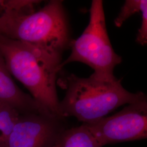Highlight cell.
Masks as SVG:
<instances>
[{
    "label": "cell",
    "mask_w": 147,
    "mask_h": 147,
    "mask_svg": "<svg viewBox=\"0 0 147 147\" xmlns=\"http://www.w3.org/2000/svg\"><path fill=\"white\" fill-rule=\"evenodd\" d=\"M0 51L11 76L53 116L62 118L56 89L62 57L41 47L0 35Z\"/></svg>",
    "instance_id": "1"
},
{
    "label": "cell",
    "mask_w": 147,
    "mask_h": 147,
    "mask_svg": "<svg viewBox=\"0 0 147 147\" xmlns=\"http://www.w3.org/2000/svg\"><path fill=\"white\" fill-rule=\"evenodd\" d=\"M57 83L67 90L59 102L61 117H74L85 124L99 121L119 107L146 97L141 92L127 91L122 86L121 80L104 81L92 75L83 78L73 74H66Z\"/></svg>",
    "instance_id": "2"
},
{
    "label": "cell",
    "mask_w": 147,
    "mask_h": 147,
    "mask_svg": "<svg viewBox=\"0 0 147 147\" xmlns=\"http://www.w3.org/2000/svg\"><path fill=\"white\" fill-rule=\"evenodd\" d=\"M1 36L41 47L61 57L72 41L67 15L59 0L50 1L38 11L5 9Z\"/></svg>",
    "instance_id": "3"
},
{
    "label": "cell",
    "mask_w": 147,
    "mask_h": 147,
    "mask_svg": "<svg viewBox=\"0 0 147 147\" xmlns=\"http://www.w3.org/2000/svg\"><path fill=\"white\" fill-rule=\"evenodd\" d=\"M89 13L88 26L77 39L71 41V53L62 62L61 68L69 63L79 62L93 69L92 75L96 79L116 80L114 69L121 62V58L114 51L107 33L103 1H92Z\"/></svg>",
    "instance_id": "4"
},
{
    "label": "cell",
    "mask_w": 147,
    "mask_h": 147,
    "mask_svg": "<svg viewBox=\"0 0 147 147\" xmlns=\"http://www.w3.org/2000/svg\"><path fill=\"white\" fill-rule=\"evenodd\" d=\"M85 125L102 147L110 144L146 139L147 98L128 104L112 116Z\"/></svg>",
    "instance_id": "5"
},
{
    "label": "cell",
    "mask_w": 147,
    "mask_h": 147,
    "mask_svg": "<svg viewBox=\"0 0 147 147\" xmlns=\"http://www.w3.org/2000/svg\"><path fill=\"white\" fill-rule=\"evenodd\" d=\"M63 120L42 114H20L5 147H53L65 130Z\"/></svg>",
    "instance_id": "6"
},
{
    "label": "cell",
    "mask_w": 147,
    "mask_h": 147,
    "mask_svg": "<svg viewBox=\"0 0 147 147\" xmlns=\"http://www.w3.org/2000/svg\"><path fill=\"white\" fill-rule=\"evenodd\" d=\"M0 104L9 105L20 114L38 113L55 116L34 100L31 95L23 92L16 85L1 51Z\"/></svg>",
    "instance_id": "7"
},
{
    "label": "cell",
    "mask_w": 147,
    "mask_h": 147,
    "mask_svg": "<svg viewBox=\"0 0 147 147\" xmlns=\"http://www.w3.org/2000/svg\"><path fill=\"white\" fill-rule=\"evenodd\" d=\"M58 142L60 147H102L84 124L65 129Z\"/></svg>",
    "instance_id": "8"
},
{
    "label": "cell",
    "mask_w": 147,
    "mask_h": 147,
    "mask_svg": "<svg viewBox=\"0 0 147 147\" xmlns=\"http://www.w3.org/2000/svg\"><path fill=\"white\" fill-rule=\"evenodd\" d=\"M20 113L5 104H0V147H5Z\"/></svg>",
    "instance_id": "9"
},
{
    "label": "cell",
    "mask_w": 147,
    "mask_h": 147,
    "mask_svg": "<svg viewBox=\"0 0 147 147\" xmlns=\"http://www.w3.org/2000/svg\"><path fill=\"white\" fill-rule=\"evenodd\" d=\"M141 0H126L121 7V11L115 20L116 27H120L130 16L141 12Z\"/></svg>",
    "instance_id": "10"
},
{
    "label": "cell",
    "mask_w": 147,
    "mask_h": 147,
    "mask_svg": "<svg viewBox=\"0 0 147 147\" xmlns=\"http://www.w3.org/2000/svg\"><path fill=\"white\" fill-rule=\"evenodd\" d=\"M142 22L136 37L137 42L144 46L147 43V1L141 0Z\"/></svg>",
    "instance_id": "11"
},
{
    "label": "cell",
    "mask_w": 147,
    "mask_h": 147,
    "mask_svg": "<svg viewBox=\"0 0 147 147\" xmlns=\"http://www.w3.org/2000/svg\"><path fill=\"white\" fill-rule=\"evenodd\" d=\"M1 2H2V1H0V6L1 5ZM2 15L0 16V35H1V33H2Z\"/></svg>",
    "instance_id": "12"
},
{
    "label": "cell",
    "mask_w": 147,
    "mask_h": 147,
    "mask_svg": "<svg viewBox=\"0 0 147 147\" xmlns=\"http://www.w3.org/2000/svg\"><path fill=\"white\" fill-rule=\"evenodd\" d=\"M53 147H60V146H59V143H58V141H57V143L55 144V146H53Z\"/></svg>",
    "instance_id": "13"
}]
</instances>
